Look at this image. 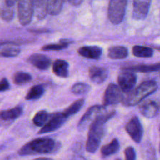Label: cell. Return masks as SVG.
I'll return each instance as SVG.
<instances>
[{"mask_svg":"<svg viewBox=\"0 0 160 160\" xmlns=\"http://www.w3.org/2000/svg\"><path fill=\"white\" fill-rule=\"evenodd\" d=\"M116 114L114 110L105 111L98 116L89 126L86 150L90 153H95L99 147L102 138L104 134V126L108 120H110Z\"/></svg>","mask_w":160,"mask_h":160,"instance_id":"6da1fadb","label":"cell"},{"mask_svg":"<svg viewBox=\"0 0 160 160\" xmlns=\"http://www.w3.org/2000/svg\"><path fill=\"white\" fill-rule=\"evenodd\" d=\"M56 142L49 138L34 139L23 145L18 153L20 156H33L36 154H48L56 149Z\"/></svg>","mask_w":160,"mask_h":160,"instance_id":"7a4b0ae2","label":"cell"},{"mask_svg":"<svg viewBox=\"0 0 160 160\" xmlns=\"http://www.w3.org/2000/svg\"><path fill=\"white\" fill-rule=\"evenodd\" d=\"M158 88L157 83L154 81H147L142 82L138 87L133 92H130L129 95L123 98L124 103L128 106H136L142 102L145 98L154 93Z\"/></svg>","mask_w":160,"mask_h":160,"instance_id":"3957f363","label":"cell"},{"mask_svg":"<svg viewBox=\"0 0 160 160\" xmlns=\"http://www.w3.org/2000/svg\"><path fill=\"white\" fill-rule=\"evenodd\" d=\"M128 0H110L108 8V17L113 24H120L126 13Z\"/></svg>","mask_w":160,"mask_h":160,"instance_id":"277c9868","label":"cell"},{"mask_svg":"<svg viewBox=\"0 0 160 160\" xmlns=\"http://www.w3.org/2000/svg\"><path fill=\"white\" fill-rule=\"evenodd\" d=\"M18 18L23 26L29 24L32 20L34 9L32 0H17Z\"/></svg>","mask_w":160,"mask_h":160,"instance_id":"5b68a950","label":"cell"},{"mask_svg":"<svg viewBox=\"0 0 160 160\" xmlns=\"http://www.w3.org/2000/svg\"><path fill=\"white\" fill-rule=\"evenodd\" d=\"M67 118L68 117H66L63 112H56V113L52 114L48 117V120L45 123V125L42 127V129L38 131V134H47V133L56 131L63 125Z\"/></svg>","mask_w":160,"mask_h":160,"instance_id":"8992f818","label":"cell"},{"mask_svg":"<svg viewBox=\"0 0 160 160\" xmlns=\"http://www.w3.org/2000/svg\"><path fill=\"white\" fill-rule=\"evenodd\" d=\"M123 92L121 88L116 84H109L105 92L103 105L104 106H110L116 105L123 101Z\"/></svg>","mask_w":160,"mask_h":160,"instance_id":"52a82bcc","label":"cell"},{"mask_svg":"<svg viewBox=\"0 0 160 160\" xmlns=\"http://www.w3.org/2000/svg\"><path fill=\"white\" fill-rule=\"evenodd\" d=\"M106 111L104 106H94L89 108L78 123V128L81 130L85 129L92 124V122L102 112Z\"/></svg>","mask_w":160,"mask_h":160,"instance_id":"ba28073f","label":"cell"},{"mask_svg":"<svg viewBox=\"0 0 160 160\" xmlns=\"http://www.w3.org/2000/svg\"><path fill=\"white\" fill-rule=\"evenodd\" d=\"M123 71L119 74V87L125 92H131L137 83V76L135 73L129 70H123Z\"/></svg>","mask_w":160,"mask_h":160,"instance_id":"9c48e42d","label":"cell"},{"mask_svg":"<svg viewBox=\"0 0 160 160\" xmlns=\"http://www.w3.org/2000/svg\"><path fill=\"white\" fill-rule=\"evenodd\" d=\"M125 130L134 142L140 143L143 137V128L137 117H134L127 123Z\"/></svg>","mask_w":160,"mask_h":160,"instance_id":"30bf717a","label":"cell"},{"mask_svg":"<svg viewBox=\"0 0 160 160\" xmlns=\"http://www.w3.org/2000/svg\"><path fill=\"white\" fill-rule=\"evenodd\" d=\"M152 0H133V17L137 20H145L149 12Z\"/></svg>","mask_w":160,"mask_h":160,"instance_id":"8fae6325","label":"cell"},{"mask_svg":"<svg viewBox=\"0 0 160 160\" xmlns=\"http://www.w3.org/2000/svg\"><path fill=\"white\" fill-rule=\"evenodd\" d=\"M20 53V48L17 44L11 42L0 43V56L1 57H16Z\"/></svg>","mask_w":160,"mask_h":160,"instance_id":"7c38bea8","label":"cell"},{"mask_svg":"<svg viewBox=\"0 0 160 160\" xmlns=\"http://www.w3.org/2000/svg\"><path fill=\"white\" fill-rule=\"evenodd\" d=\"M91 81L96 84H102L108 78V70L104 67H92L88 71Z\"/></svg>","mask_w":160,"mask_h":160,"instance_id":"4fadbf2b","label":"cell"},{"mask_svg":"<svg viewBox=\"0 0 160 160\" xmlns=\"http://www.w3.org/2000/svg\"><path fill=\"white\" fill-rule=\"evenodd\" d=\"M139 110L144 117L147 118H152L159 112V106L156 102L148 100L139 106Z\"/></svg>","mask_w":160,"mask_h":160,"instance_id":"5bb4252c","label":"cell"},{"mask_svg":"<svg viewBox=\"0 0 160 160\" xmlns=\"http://www.w3.org/2000/svg\"><path fill=\"white\" fill-rule=\"evenodd\" d=\"M28 62L39 70H47L51 65V60L45 55L33 54L28 58Z\"/></svg>","mask_w":160,"mask_h":160,"instance_id":"9a60e30c","label":"cell"},{"mask_svg":"<svg viewBox=\"0 0 160 160\" xmlns=\"http://www.w3.org/2000/svg\"><path fill=\"white\" fill-rule=\"evenodd\" d=\"M80 56L90 59H98L102 54V50L98 46H83L78 49Z\"/></svg>","mask_w":160,"mask_h":160,"instance_id":"2e32d148","label":"cell"},{"mask_svg":"<svg viewBox=\"0 0 160 160\" xmlns=\"http://www.w3.org/2000/svg\"><path fill=\"white\" fill-rule=\"evenodd\" d=\"M52 71L59 78H67L69 75L68 62L62 59H57L52 65Z\"/></svg>","mask_w":160,"mask_h":160,"instance_id":"e0dca14e","label":"cell"},{"mask_svg":"<svg viewBox=\"0 0 160 160\" xmlns=\"http://www.w3.org/2000/svg\"><path fill=\"white\" fill-rule=\"evenodd\" d=\"M48 0H32L34 12L38 20H42L48 14Z\"/></svg>","mask_w":160,"mask_h":160,"instance_id":"ac0fdd59","label":"cell"},{"mask_svg":"<svg viewBox=\"0 0 160 160\" xmlns=\"http://www.w3.org/2000/svg\"><path fill=\"white\" fill-rule=\"evenodd\" d=\"M23 113V109L20 106L12 108V109L3 110L0 112V119L4 121L13 120L20 117Z\"/></svg>","mask_w":160,"mask_h":160,"instance_id":"d6986e66","label":"cell"},{"mask_svg":"<svg viewBox=\"0 0 160 160\" xmlns=\"http://www.w3.org/2000/svg\"><path fill=\"white\" fill-rule=\"evenodd\" d=\"M128 50L123 46H112L108 50V56L112 59H123L128 56Z\"/></svg>","mask_w":160,"mask_h":160,"instance_id":"ffe728a7","label":"cell"},{"mask_svg":"<svg viewBox=\"0 0 160 160\" xmlns=\"http://www.w3.org/2000/svg\"><path fill=\"white\" fill-rule=\"evenodd\" d=\"M123 70H129V71H132L134 72V73H135V72H140V73H149V72L157 71V70H160V63L134 66V67L124 68L123 69Z\"/></svg>","mask_w":160,"mask_h":160,"instance_id":"44dd1931","label":"cell"},{"mask_svg":"<svg viewBox=\"0 0 160 160\" xmlns=\"http://www.w3.org/2000/svg\"><path fill=\"white\" fill-rule=\"evenodd\" d=\"M120 150V142L117 138H114L110 143L104 145L101 148V153L103 156H109L115 154Z\"/></svg>","mask_w":160,"mask_h":160,"instance_id":"7402d4cb","label":"cell"},{"mask_svg":"<svg viewBox=\"0 0 160 160\" xmlns=\"http://www.w3.org/2000/svg\"><path fill=\"white\" fill-rule=\"evenodd\" d=\"M133 54L134 56L139 58H149L153 56V49L149 47L135 45L133 47Z\"/></svg>","mask_w":160,"mask_h":160,"instance_id":"603a6c76","label":"cell"},{"mask_svg":"<svg viewBox=\"0 0 160 160\" xmlns=\"http://www.w3.org/2000/svg\"><path fill=\"white\" fill-rule=\"evenodd\" d=\"M13 16V6H8L4 2L0 6V18L4 21L9 22L12 20Z\"/></svg>","mask_w":160,"mask_h":160,"instance_id":"cb8c5ba5","label":"cell"},{"mask_svg":"<svg viewBox=\"0 0 160 160\" xmlns=\"http://www.w3.org/2000/svg\"><path fill=\"white\" fill-rule=\"evenodd\" d=\"M64 0H48V13L50 15H58L61 12Z\"/></svg>","mask_w":160,"mask_h":160,"instance_id":"d4e9b609","label":"cell"},{"mask_svg":"<svg viewBox=\"0 0 160 160\" xmlns=\"http://www.w3.org/2000/svg\"><path fill=\"white\" fill-rule=\"evenodd\" d=\"M45 93V88L42 85H34L31 88L26 95L27 100H36L40 98Z\"/></svg>","mask_w":160,"mask_h":160,"instance_id":"484cf974","label":"cell"},{"mask_svg":"<svg viewBox=\"0 0 160 160\" xmlns=\"http://www.w3.org/2000/svg\"><path fill=\"white\" fill-rule=\"evenodd\" d=\"M13 82L17 85H22V84H27L30 82L32 79V77L30 73H25V72H17L13 75Z\"/></svg>","mask_w":160,"mask_h":160,"instance_id":"4316f807","label":"cell"},{"mask_svg":"<svg viewBox=\"0 0 160 160\" xmlns=\"http://www.w3.org/2000/svg\"><path fill=\"white\" fill-rule=\"evenodd\" d=\"M84 104V99H79L77 100L76 102H74L73 103H72L70 106H69L67 109H65V111L63 112V113L65 114L66 117H69L72 115H74L76 114L81 108L83 107Z\"/></svg>","mask_w":160,"mask_h":160,"instance_id":"83f0119b","label":"cell"},{"mask_svg":"<svg viewBox=\"0 0 160 160\" xmlns=\"http://www.w3.org/2000/svg\"><path fill=\"white\" fill-rule=\"evenodd\" d=\"M48 117L49 115L46 110H40L34 115L33 123L37 127H43L48 120Z\"/></svg>","mask_w":160,"mask_h":160,"instance_id":"f1b7e54d","label":"cell"},{"mask_svg":"<svg viewBox=\"0 0 160 160\" xmlns=\"http://www.w3.org/2000/svg\"><path fill=\"white\" fill-rule=\"evenodd\" d=\"M91 90V86L85 83H76L71 88V92L75 95H83L86 94Z\"/></svg>","mask_w":160,"mask_h":160,"instance_id":"f546056e","label":"cell"},{"mask_svg":"<svg viewBox=\"0 0 160 160\" xmlns=\"http://www.w3.org/2000/svg\"><path fill=\"white\" fill-rule=\"evenodd\" d=\"M69 43L67 41H61L60 43L59 44H50V45H46L42 47V49L43 51H57V50L64 49L68 46Z\"/></svg>","mask_w":160,"mask_h":160,"instance_id":"4dcf8cb0","label":"cell"},{"mask_svg":"<svg viewBox=\"0 0 160 160\" xmlns=\"http://www.w3.org/2000/svg\"><path fill=\"white\" fill-rule=\"evenodd\" d=\"M125 160H135L136 159V152L135 150L133 147L130 146L125 149L124 151Z\"/></svg>","mask_w":160,"mask_h":160,"instance_id":"1f68e13d","label":"cell"},{"mask_svg":"<svg viewBox=\"0 0 160 160\" xmlns=\"http://www.w3.org/2000/svg\"><path fill=\"white\" fill-rule=\"evenodd\" d=\"M9 88V83L6 78H3L0 81V92H6Z\"/></svg>","mask_w":160,"mask_h":160,"instance_id":"d6a6232c","label":"cell"},{"mask_svg":"<svg viewBox=\"0 0 160 160\" xmlns=\"http://www.w3.org/2000/svg\"><path fill=\"white\" fill-rule=\"evenodd\" d=\"M68 1L73 6H79L82 3L83 0H68Z\"/></svg>","mask_w":160,"mask_h":160,"instance_id":"836d02e7","label":"cell"},{"mask_svg":"<svg viewBox=\"0 0 160 160\" xmlns=\"http://www.w3.org/2000/svg\"><path fill=\"white\" fill-rule=\"evenodd\" d=\"M4 2L8 5V6H14V5L16 4V2H17V0H5Z\"/></svg>","mask_w":160,"mask_h":160,"instance_id":"e575fe53","label":"cell"},{"mask_svg":"<svg viewBox=\"0 0 160 160\" xmlns=\"http://www.w3.org/2000/svg\"><path fill=\"white\" fill-rule=\"evenodd\" d=\"M71 160H86L82 156H75L72 158Z\"/></svg>","mask_w":160,"mask_h":160,"instance_id":"d590c367","label":"cell"},{"mask_svg":"<svg viewBox=\"0 0 160 160\" xmlns=\"http://www.w3.org/2000/svg\"><path fill=\"white\" fill-rule=\"evenodd\" d=\"M34 160H52V159H49V158H38V159H35Z\"/></svg>","mask_w":160,"mask_h":160,"instance_id":"8d00e7d4","label":"cell"},{"mask_svg":"<svg viewBox=\"0 0 160 160\" xmlns=\"http://www.w3.org/2000/svg\"><path fill=\"white\" fill-rule=\"evenodd\" d=\"M157 49H159V51H160V46H159V47H158V48H157Z\"/></svg>","mask_w":160,"mask_h":160,"instance_id":"74e56055","label":"cell"},{"mask_svg":"<svg viewBox=\"0 0 160 160\" xmlns=\"http://www.w3.org/2000/svg\"><path fill=\"white\" fill-rule=\"evenodd\" d=\"M116 160H121V159H116Z\"/></svg>","mask_w":160,"mask_h":160,"instance_id":"f35d334b","label":"cell"},{"mask_svg":"<svg viewBox=\"0 0 160 160\" xmlns=\"http://www.w3.org/2000/svg\"><path fill=\"white\" fill-rule=\"evenodd\" d=\"M159 130H160V128H159Z\"/></svg>","mask_w":160,"mask_h":160,"instance_id":"ab89813d","label":"cell"}]
</instances>
